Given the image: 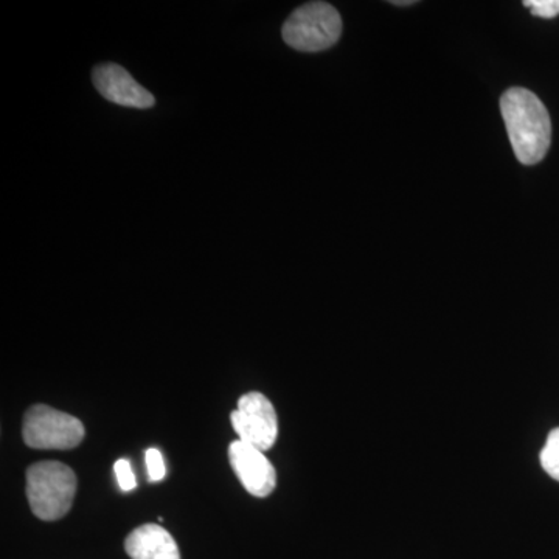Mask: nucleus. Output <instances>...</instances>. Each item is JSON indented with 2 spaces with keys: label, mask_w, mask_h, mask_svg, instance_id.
<instances>
[{
  "label": "nucleus",
  "mask_w": 559,
  "mask_h": 559,
  "mask_svg": "<svg viewBox=\"0 0 559 559\" xmlns=\"http://www.w3.org/2000/svg\"><path fill=\"white\" fill-rule=\"evenodd\" d=\"M500 110L518 160L539 164L551 142V121L544 103L524 87H511L500 98Z\"/></svg>",
  "instance_id": "nucleus-1"
},
{
  "label": "nucleus",
  "mask_w": 559,
  "mask_h": 559,
  "mask_svg": "<svg viewBox=\"0 0 559 559\" xmlns=\"http://www.w3.org/2000/svg\"><path fill=\"white\" fill-rule=\"evenodd\" d=\"M283 39L299 51L330 49L342 35L340 11L326 2H310L299 7L283 25Z\"/></svg>",
  "instance_id": "nucleus-3"
},
{
  "label": "nucleus",
  "mask_w": 559,
  "mask_h": 559,
  "mask_svg": "<svg viewBox=\"0 0 559 559\" xmlns=\"http://www.w3.org/2000/svg\"><path fill=\"white\" fill-rule=\"evenodd\" d=\"M231 426L241 441L260 451H270L278 436V419L274 406L263 393L250 392L238 400L231 412Z\"/></svg>",
  "instance_id": "nucleus-5"
},
{
  "label": "nucleus",
  "mask_w": 559,
  "mask_h": 559,
  "mask_svg": "<svg viewBox=\"0 0 559 559\" xmlns=\"http://www.w3.org/2000/svg\"><path fill=\"white\" fill-rule=\"evenodd\" d=\"M114 469H116V476L117 480H119L121 491H132L135 485H138V481H135L134 473H132L131 463L128 462L127 459H120L119 462H116V465H114Z\"/></svg>",
  "instance_id": "nucleus-12"
},
{
  "label": "nucleus",
  "mask_w": 559,
  "mask_h": 559,
  "mask_svg": "<svg viewBox=\"0 0 559 559\" xmlns=\"http://www.w3.org/2000/svg\"><path fill=\"white\" fill-rule=\"evenodd\" d=\"M76 476L61 462H39L27 471V499L36 518L58 521L72 509Z\"/></svg>",
  "instance_id": "nucleus-2"
},
{
  "label": "nucleus",
  "mask_w": 559,
  "mask_h": 559,
  "mask_svg": "<svg viewBox=\"0 0 559 559\" xmlns=\"http://www.w3.org/2000/svg\"><path fill=\"white\" fill-rule=\"evenodd\" d=\"M540 465L551 479L559 481V428L551 430L539 454Z\"/></svg>",
  "instance_id": "nucleus-9"
},
{
  "label": "nucleus",
  "mask_w": 559,
  "mask_h": 559,
  "mask_svg": "<svg viewBox=\"0 0 559 559\" xmlns=\"http://www.w3.org/2000/svg\"><path fill=\"white\" fill-rule=\"evenodd\" d=\"M22 437L33 450L68 451L83 441L84 426L72 415L36 404L25 414Z\"/></svg>",
  "instance_id": "nucleus-4"
},
{
  "label": "nucleus",
  "mask_w": 559,
  "mask_h": 559,
  "mask_svg": "<svg viewBox=\"0 0 559 559\" xmlns=\"http://www.w3.org/2000/svg\"><path fill=\"white\" fill-rule=\"evenodd\" d=\"M229 462L242 487L255 498H267L277 485V474L271 460L259 448L241 440L231 441Z\"/></svg>",
  "instance_id": "nucleus-6"
},
{
  "label": "nucleus",
  "mask_w": 559,
  "mask_h": 559,
  "mask_svg": "<svg viewBox=\"0 0 559 559\" xmlns=\"http://www.w3.org/2000/svg\"><path fill=\"white\" fill-rule=\"evenodd\" d=\"M524 5L532 11L533 16L543 20H554L559 14V0H525Z\"/></svg>",
  "instance_id": "nucleus-10"
},
{
  "label": "nucleus",
  "mask_w": 559,
  "mask_h": 559,
  "mask_svg": "<svg viewBox=\"0 0 559 559\" xmlns=\"http://www.w3.org/2000/svg\"><path fill=\"white\" fill-rule=\"evenodd\" d=\"M146 468H148V476L151 481H160L167 474L165 468L164 457H162L160 451L156 448L145 452Z\"/></svg>",
  "instance_id": "nucleus-11"
},
{
  "label": "nucleus",
  "mask_w": 559,
  "mask_h": 559,
  "mask_svg": "<svg viewBox=\"0 0 559 559\" xmlns=\"http://www.w3.org/2000/svg\"><path fill=\"white\" fill-rule=\"evenodd\" d=\"M131 559H180L178 544L168 530L156 524H145L132 530L124 540Z\"/></svg>",
  "instance_id": "nucleus-8"
},
{
  "label": "nucleus",
  "mask_w": 559,
  "mask_h": 559,
  "mask_svg": "<svg viewBox=\"0 0 559 559\" xmlns=\"http://www.w3.org/2000/svg\"><path fill=\"white\" fill-rule=\"evenodd\" d=\"M92 80L106 100L123 108L150 109L156 105L154 95L132 79L127 69L114 62L97 66L92 72Z\"/></svg>",
  "instance_id": "nucleus-7"
},
{
  "label": "nucleus",
  "mask_w": 559,
  "mask_h": 559,
  "mask_svg": "<svg viewBox=\"0 0 559 559\" xmlns=\"http://www.w3.org/2000/svg\"><path fill=\"white\" fill-rule=\"evenodd\" d=\"M393 5H403V7H407V5H414L415 2H412V0H403V2H399V0H393Z\"/></svg>",
  "instance_id": "nucleus-13"
}]
</instances>
